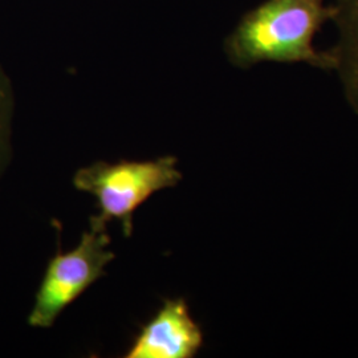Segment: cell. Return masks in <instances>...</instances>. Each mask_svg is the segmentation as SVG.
Here are the masks:
<instances>
[{
	"instance_id": "5b68a950",
	"label": "cell",
	"mask_w": 358,
	"mask_h": 358,
	"mask_svg": "<svg viewBox=\"0 0 358 358\" xmlns=\"http://www.w3.org/2000/svg\"><path fill=\"white\" fill-rule=\"evenodd\" d=\"M332 20L337 28V41L329 51L334 57V71L341 77L346 99L358 113V0H334Z\"/></svg>"
},
{
	"instance_id": "7a4b0ae2",
	"label": "cell",
	"mask_w": 358,
	"mask_h": 358,
	"mask_svg": "<svg viewBox=\"0 0 358 358\" xmlns=\"http://www.w3.org/2000/svg\"><path fill=\"white\" fill-rule=\"evenodd\" d=\"M180 180L178 159L164 155L148 161H97L77 170L73 186L96 198L97 217L108 224L120 222L124 235L130 238L136 211L155 192L176 187Z\"/></svg>"
},
{
	"instance_id": "277c9868",
	"label": "cell",
	"mask_w": 358,
	"mask_h": 358,
	"mask_svg": "<svg viewBox=\"0 0 358 358\" xmlns=\"http://www.w3.org/2000/svg\"><path fill=\"white\" fill-rule=\"evenodd\" d=\"M203 345V333L185 299H166L136 336L127 358H192Z\"/></svg>"
},
{
	"instance_id": "3957f363",
	"label": "cell",
	"mask_w": 358,
	"mask_h": 358,
	"mask_svg": "<svg viewBox=\"0 0 358 358\" xmlns=\"http://www.w3.org/2000/svg\"><path fill=\"white\" fill-rule=\"evenodd\" d=\"M110 244L108 223L97 214L90 217V227L76 247L68 252L57 248L48 262L27 324L35 329L52 328L66 308L105 276L115 257Z\"/></svg>"
},
{
	"instance_id": "8992f818",
	"label": "cell",
	"mask_w": 358,
	"mask_h": 358,
	"mask_svg": "<svg viewBox=\"0 0 358 358\" xmlns=\"http://www.w3.org/2000/svg\"><path fill=\"white\" fill-rule=\"evenodd\" d=\"M15 110L13 81L0 62V185L13 161Z\"/></svg>"
},
{
	"instance_id": "6da1fadb",
	"label": "cell",
	"mask_w": 358,
	"mask_h": 358,
	"mask_svg": "<svg viewBox=\"0 0 358 358\" xmlns=\"http://www.w3.org/2000/svg\"><path fill=\"white\" fill-rule=\"evenodd\" d=\"M332 16V6L324 0H266L244 13L227 35L226 57L241 69L262 63H303L334 71L331 51L313 45L316 34Z\"/></svg>"
}]
</instances>
